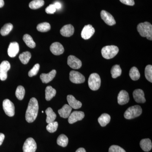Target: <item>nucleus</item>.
I'll list each match as a JSON object with an SVG mask.
<instances>
[{
	"label": "nucleus",
	"mask_w": 152,
	"mask_h": 152,
	"mask_svg": "<svg viewBox=\"0 0 152 152\" xmlns=\"http://www.w3.org/2000/svg\"><path fill=\"white\" fill-rule=\"evenodd\" d=\"M31 57V55L29 52H23L19 56L20 61L24 64H26L28 63Z\"/></svg>",
	"instance_id": "bb28decb"
},
{
	"label": "nucleus",
	"mask_w": 152,
	"mask_h": 152,
	"mask_svg": "<svg viewBox=\"0 0 152 152\" xmlns=\"http://www.w3.org/2000/svg\"><path fill=\"white\" fill-rule=\"evenodd\" d=\"M56 91L51 86L47 87L45 89V98L47 101L51 100L56 96Z\"/></svg>",
	"instance_id": "393cba45"
},
{
	"label": "nucleus",
	"mask_w": 152,
	"mask_h": 152,
	"mask_svg": "<svg viewBox=\"0 0 152 152\" xmlns=\"http://www.w3.org/2000/svg\"><path fill=\"white\" fill-rule=\"evenodd\" d=\"M13 28V26L12 24L10 23L6 24L3 26L0 31L1 35L3 36H5L9 34V33L12 30Z\"/></svg>",
	"instance_id": "2f4dec72"
},
{
	"label": "nucleus",
	"mask_w": 152,
	"mask_h": 152,
	"mask_svg": "<svg viewBox=\"0 0 152 152\" xmlns=\"http://www.w3.org/2000/svg\"><path fill=\"white\" fill-rule=\"evenodd\" d=\"M67 64L71 68L75 69H80L82 66L81 61L74 56H70L68 57Z\"/></svg>",
	"instance_id": "9d476101"
},
{
	"label": "nucleus",
	"mask_w": 152,
	"mask_h": 152,
	"mask_svg": "<svg viewBox=\"0 0 152 152\" xmlns=\"http://www.w3.org/2000/svg\"><path fill=\"white\" fill-rule=\"evenodd\" d=\"M69 79L72 83L75 84H81L84 83L85 77L82 74L77 71H71L69 74Z\"/></svg>",
	"instance_id": "6e6552de"
},
{
	"label": "nucleus",
	"mask_w": 152,
	"mask_h": 152,
	"mask_svg": "<svg viewBox=\"0 0 152 152\" xmlns=\"http://www.w3.org/2000/svg\"><path fill=\"white\" fill-rule=\"evenodd\" d=\"M37 28L39 31L46 32L50 30L51 26L49 23L45 22L38 24Z\"/></svg>",
	"instance_id": "473e14b6"
},
{
	"label": "nucleus",
	"mask_w": 152,
	"mask_h": 152,
	"mask_svg": "<svg viewBox=\"0 0 152 152\" xmlns=\"http://www.w3.org/2000/svg\"><path fill=\"white\" fill-rule=\"evenodd\" d=\"M142 113V109L140 106H133L130 107L126 110L124 114V116L126 119H132L140 115Z\"/></svg>",
	"instance_id": "7ed1b4c3"
},
{
	"label": "nucleus",
	"mask_w": 152,
	"mask_h": 152,
	"mask_svg": "<svg viewBox=\"0 0 152 152\" xmlns=\"http://www.w3.org/2000/svg\"><path fill=\"white\" fill-rule=\"evenodd\" d=\"M37 149V143L32 138L27 139L23 146V152H35Z\"/></svg>",
	"instance_id": "0eeeda50"
},
{
	"label": "nucleus",
	"mask_w": 152,
	"mask_h": 152,
	"mask_svg": "<svg viewBox=\"0 0 152 152\" xmlns=\"http://www.w3.org/2000/svg\"><path fill=\"white\" fill-rule=\"evenodd\" d=\"M5 138V135L2 133H0V146L3 143Z\"/></svg>",
	"instance_id": "a19ab883"
},
{
	"label": "nucleus",
	"mask_w": 152,
	"mask_h": 152,
	"mask_svg": "<svg viewBox=\"0 0 152 152\" xmlns=\"http://www.w3.org/2000/svg\"><path fill=\"white\" fill-rule=\"evenodd\" d=\"M23 40L29 48H34L36 47L35 42L33 40L32 37L29 35L28 34L24 35L23 37Z\"/></svg>",
	"instance_id": "a878e982"
},
{
	"label": "nucleus",
	"mask_w": 152,
	"mask_h": 152,
	"mask_svg": "<svg viewBox=\"0 0 152 152\" xmlns=\"http://www.w3.org/2000/svg\"><path fill=\"white\" fill-rule=\"evenodd\" d=\"M42 113H44L43 111H42Z\"/></svg>",
	"instance_id": "a18cd8bd"
},
{
	"label": "nucleus",
	"mask_w": 152,
	"mask_h": 152,
	"mask_svg": "<svg viewBox=\"0 0 152 152\" xmlns=\"http://www.w3.org/2000/svg\"><path fill=\"white\" fill-rule=\"evenodd\" d=\"M56 74V70H53L48 74H42L40 75L41 80L44 83H48L54 78Z\"/></svg>",
	"instance_id": "aec40b11"
},
{
	"label": "nucleus",
	"mask_w": 152,
	"mask_h": 152,
	"mask_svg": "<svg viewBox=\"0 0 152 152\" xmlns=\"http://www.w3.org/2000/svg\"><path fill=\"white\" fill-rule=\"evenodd\" d=\"M40 65L39 64H37L34 66L32 69L29 72L28 76L30 77H32L36 75L39 72V69Z\"/></svg>",
	"instance_id": "e433bc0d"
},
{
	"label": "nucleus",
	"mask_w": 152,
	"mask_h": 152,
	"mask_svg": "<svg viewBox=\"0 0 152 152\" xmlns=\"http://www.w3.org/2000/svg\"><path fill=\"white\" fill-rule=\"evenodd\" d=\"M50 50L52 53L56 56L62 54L64 52V49L62 45L57 42L53 43L51 45Z\"/></svg>",
	"instance_id": "4468645a"
},
{
	"label": "nucleus",
	"mask_w": 152,
	"mask_h": 152,
	"mask_svg": "<svg viewBox=\"0 0 152 152\" xmlns=\"http://www.w3.org/2000/svg\"><path fill=\"white\" fill-rule=\"evenodd\" d=\"M75 28L71 24L65 25L60 30L61 35L65 37H70L73 35Z\"/></svg>",
	"instance_id": "a211bd4d"
},
{
	"label": "nucleus",
	"mask_w": 152,
	"mask_h": 152,
	"mask_svg": "<svg viewBox=\"0 0 152 152\" xmlns=\"http://www.w3.org/2000/svg\"><path fill=\"white\" fill-rule=\"evenodd\" d=\"M120 1L127 5L133 6L134 5V0H120Z\"/></svg>",
	"instance_id": "ea45409f"
},
{
	"label": "nucleus",
	"mask_w": 152,
	"mask_h": 152,
	"mask_svg": "<svg viewBox=\"0 0 152 152\" xmlns=\"http://www.w3.org/2000/svg\"><path fill=\"white\" fill-rule=\"evenodd\" d=\"M85 117L84 113L82 111H75L71 113L68 118L70 124H73L78 121H81Z\"/></svg>",
	"instance_id": "9b49d317"
},
{
	"label": "nucleus",
	"mask_w": 152,
	"mask_h": 152,
	"mask_svg": "<svg viewBox=\"0 0 152 152\" xmlns=\"http://www.w3.org/2000/svg\"><path fill=\"white\" fill-rule=\"evenodd\" d=\"M129 101V96L127 92L122 90L119 93L118 96V102L119 104L123 105L127 104Z\"/></svg>",
	"instance_id": "dca6fc26"
},
{
	"label": "nucleus",
	"mask_w": 152,
	"mask_h": 152,
	"mask_svg": "<svg viewBox=\"0 0 152 152\" xmlns=\"http://www.w3.org/2000/svg\"><path fill=\"white\" fill-rule=\"evenodd\" d=\"M76 152H86V150L84 148H80L78 149L76 151Z\"/></svg>",
	"instance_id": "37998d69"
},
{
	"label": "nucleus",
	"mask_w": 152,
	"mask_h": 152,
	"mask_svg": "<svg viewBox=\"0 0 152 152\" xmlns=\"http://www.w3.org/2000/svg\"><path fill=\"white\" fill-rule=\"evenodd\" d=\"M39 111L37 100L32 98L29 102L26 113V119L28 123H32L37 118Z\"/></svg>",
	"instance_id": "f257e3e1"
},
{
	"label": "nucleus",
	"mask_w": 152,
	"mask_h": 152,
	"mask_svg": "<svg viewBox=\"0 0 152 152\" xmlns=\"http://www.w3.org/2000/svg\"><path fill=\"white\" fill-rule=\"evenodd\" d=\"M137 30L140 35L152 41V26L150 23L147 22L140 23L137 26Z\"/></svg>",
	"instance_id": "f03ea898"
},
{
	"label": "nucleus",
	"mask_w": 152,
	"mask_h": 152,
	"mask_svg": "<svg viewBox=\"0 0 152 152\" xmlns=\"http://www.w3.org/2000/svg\"><path fill=\"white\" fill-rule=\"evenodd\" d=\"M140 146L144 151H150L152 148L151 141L149 139H143L140 142Z\"/></svg>",
	"instance_id": "4be33fe9"
},
{
	"label": "nucleus",
	"mask_w": 152,
	"mask_h": 152,
	"mask_svg": "<svg viewBox=\"0 0 152 152\" xmlns=\"http://www.w3.org/2000/svg\"><path fill=\"white\" fill-rule=\"evenodd\" d=\"M25 94V89L23 87L20 86L17 87L15 95L19 100H23Z\"/></svg>",
	"instance_id": "72a5a7b5"
},
{
	"label": "nucleus",
	"mask_w": 152,
	"mask_h": 152,
	"mask_svg": "<svg viewBox=\"0 0 152 152\" xmlns=\"http://www.w3.org/2000/svg\"><path fill=\"white\" fill-rule=\"evenodd\" d=\"M112 77L113 78H116L121 75L122 73V70L118 65H115L112 67L111 70Z\"/></svg>",
	"instance_id": "7c9ffc66"
},
{
	"label": "nucleus",
	"mask_w": 152,
	"mask_h": 152,
	"mask_svg": "<svg viewBox=\"0 0 152 152\" xmlns=\"http://www.w3.org/2000/svg\"><path fill=\"white\" fill-rule=\"evenodd\" d=\"M111 117L110 115L107 113H104L101 115L98 118V122L102 127H104L110 123Z\"/></svg>",
	"instance_id": "5701e85b"
},
{
	"label": "nucleus",
	"mask_w": 152,
	"mask_h": 152,
	"mask_svg": "<svg viewBox=\"0 0 152 152\" xmlns=\"http://www.w3.org/2000/svg\"><path fill=\"white\" fill-rule=\"evenodd\" d=\"M101 16L102 19L107 25L112 26L115 24L116 21L113 17L107 11L105 10L101 11Z\"/></svg>",
	"instance_id": "ddd939ff"
},
{
	"label": "nucleus",
	"mask_w": 152,
	"mask_h": 152,
	"mask_svg": "<svg viewBox=\"0 0 152 152\" xmlns=\"http://www.w3.org/2000/svg\"><path fill=\"white\" fill-rule=\"evenodd\" d=\"M72 107L68 104H65L61 109L58 111L60 116L64 118H67L69 116L72 111Z\"/></svg>",
	"instance_id": "412c9836"
},
{
	"label": "nucleus",
	"mask_w": 152,
	"mask_h": 152,
	"mask_svg": "<svg viewBox=\"0 0 152 152\" xmlns=\"http://www.w3.org/2000/svg\"><path fill=\"white\" fill-rule=\"evenodd\" d=\"M119 52V48L116 46H107L102 50L103 57L107 59L113 58Z\"/></svg>",
	"instance_id": "20e7f679"
},
{
	"label": "nucleus",
	"mask_w": 152,
	"mask_h": 152,
	"mask_svg": "<svg viewBox=\"0 0 152 152\" xmlns=\"http://www.w3.org/2000/svg\"><path fill=\"white\" fill-rule=\"evenodd\" d=\"M3 109L7 115L13 117L15 114V107L10 100L6 99L3 101Z\"/></svg>",
	"instance_id": "423d86ee"
},
{
	"label": "nucleus",
	"mask_w": 152,
	"mask_h": 152,
	"mask_svg": "<svg viewBox=\"0 0 152 152\" xmlns=\"http://www.w3.org/2000/svg\"><path fill=\"white\" fill-rule=\"evenodd\" d=\"M10 64L8 61H3L0 64V80H5L7 78V72L10 69Z\"/></svg>",
	"instance_id": "1a4fd4ad"
},
{
	"label": "nucleus",
	"mask_w": 152,
	"mask_h": 152,
	"mask_svg": "<svg viewBox=\"0 0 152 152\" xmlns=\"http://www.w3.org/2000/svg\"><path fill=\"white\" fill-rule=\"evenodd\" d=\"M145 76L148 81L152 83V66L148 65L146 66L145 69Z\"/></svg>",
	"instance_id": "f704fd0d"
},
{
	"label": "nucleus",
	"mask_w": 152,
	"mask_h": 152,
	"mask_svg": "<svg viewBox=\"0 0 152 152\" xmlns=\"http://www.w3.org/2000/svg\"><path fill=\"white\" fill-rule=\"evenodd\" d=\"M129 76L133 80L136 81L140 79V74L137 68L136 67H133L130 70Z\"/></svg>",
	"instance_id": "c85d7f7f"
},
{
	"label": "nucleus",
	"mask_w": 152,
	"mask_h": 152,
	"mask_svg": "<svg viewBox=\"0 0 152 152\" xmlns=\"http://www.w3.org/2000/svg\"><path fill=\"white\" fill-rule=\"evenodd\" d=\"M47 115L46 122L48 124L54 121L56 118V115L53 112L51 108L49 107L46 110Z\"/></svg>",
	"instance_id": "b1692460"
},
{
	"label": "nucleus",
	"mask_w": 152,
	"mask_h": 152,
	"mask_svg": "<svg viewBox=\"0 0 152 152\" xmlns=\"http://www.w3.org/2000/svg\"><path fill=\"white\" fill-rule=\"evenodd\" d=\"M68 103L72 108L78 109L81 107L82 103L80 101L77 100L72 95H69L67 97Z\"/></svg>",
	"instance_id": "6ab92c4d"
},
{
	"label": "nucleus",
	"mask_w": 152,
	"mask_h": 152,
	"mask_svg": "<svg viewBox=\"0 0 152 152\" xmlns=\"http://www.w3.org/2000/svg\"><path fill=\"white\" fill-rule=\"evenodd\" d=\"M88 86L92 91H97L101 86L100 77L97 73H93L90 75L88 79Z\"/></svg>",
	"instance_id": "39448f33"
},
{
	"label": "nucleus",
	"mask_w": 152,
	"mask_h": 152,
	"mask_svg": "<svg viewBox=\"0 0 152 152\" xmlns=\"http://www.w3.org/2000/svg\"><path fill=\"white\" fill-rule=\"evenodd\" d=\"M68 142L69 140L68 137L64 134L60 135L57 139V144L61 147H66L68 145Z\"/></svg>",
	"instance_id": "c756f323"
},
{
	"label": "nucleus",
	"mask_w": 152,
	"mask_h": 152,
	"mask_svg": "<svg viewBox=\"0 0 152 152\" xmlns=\"http://www.w3.org/2000/svg\"><path fill=\"white\" fill-rule=\"evenodd\" d=\"M133 97L136 102L138 103H144L146 100L145 98L144 91L141 89H137L134 91L133 93Z\"/></svg>",
	"instance_id": "2eb2a0df"
},
{
	"label": "nucleus",
	"mask_w": 152,
	"mask_h": 152,
	"mask_svg": "<svg viewBox=\"0 0 152 152\" xmlns=\"http://www.w3.org/2000/svg\"><path fill=\"white\" fill-rule=\"evenodd\" d=\"M58 124L56 121H53V122L48 124L46 127V129L48 132L50 133H54L57 131Z\"/></svg>",
	"instance_id": "c9c22d12"
},
{
	"label": "nucleus",
	"mask_w": 152,
	"mask_h": 152,
	"mask_svg": "<svg viewBox=\"0 0 152 152\" xmlns=\"http://www.w3.org/2000/svg\"><path fill=\"white\" fill-rule=\"evenodd\" d=\"M56 9L55 8L54 4L50 5L45 10L46 12L49 14H54L56 12Z\"/></svg>",
	"instance_id": "58836bf2"
},
{
	"label": "nucleus",
	"mask_w": 152,
	"mask_h": 152,
	"mask_svg": "<svg viewBox=\"0 0 152 152\" xmlns=\"http://www.w3.org/2000/svg\"><path fill=\"white\" fill-rule=\"evenodd\" d=\"M19 51V44L17 42L10 43L8 49V54L11 58H14L17 56Z\"/></svg>",
	"instance_id": "f3484780"
},
{
	"label": "nucleus",
	"mask_w": 152,
	"mask_h": 152,
	"mask_svg": "<svg viewBox=\"0 0 152 152\" xmlns=\"http://www.w3.org/2000/svg\"><path fill=\"white\" fill-rule=\"evenodd\" d=\"M95 32V29L91 25L85 26L82 30L81 37L85 40H87L91 37Z\"/></svg>",
	"instance_id": "f8f14e48"
},
{
	"label": "nucleus",
	"mask_w": 152,
	"mask_h": 152,
	"mask_svg": "<svg viewBox=\"0 0 152 152\" xmlns=\"http://www.w3.org/2000/svg\"><path fill=\"white\" fill-rule=\"evenodd\" d=\"M45 4L43 0H33L30 3L29 6L31 9L37 10L42 7Z\"/></svg>",
	"instance_id": "cd10ccee"
},
{
	"label": "nucleus",
	"mask_w": 152,
	"mask_h": 152,
	"mask_svg": "<svg viewBox=\"0 0 152 152\" xmlns=\"http://www.w3.org/2000/svg\"><path fill=\"white\" fill-rule=\"evenodd\" d=\"M54 5L55 8H56V9L60 10V9H61V3L58 2L55 3V4H54Z\"/></svg>",
	"instance_id": "79ce46f5"
},
{
	"label": "nucleus",
	"mask_w": 152,
	"mask_h": 152,
	"mask_svg": "<svg viewBox=\"0 0 152 152\" xmlns=\"http://www.w3.org/2000/svg\"><path fill=\"white\" fill-rule=\"evenodd\" d=\"M109 152H126V151L121 147L113 145L110 147Z\"/></svg>",
	"instance_id": "4c0bfd02"
},
{
	"label": "nucleus",
	"mask_w": 152,
	"mask_h": 152,
	"mask_svg": "<svg viewBox=\"0 0 152 152\" xmlns=\"http://www.w3.org/2000/svg\"><path fill=\"white\" fill-rule=\"evenodd\" d=\"M4 0H0V8H2L4 7Z\"/></svg>",
	"instance_id": "c03bdc74"
}]
</instances>
